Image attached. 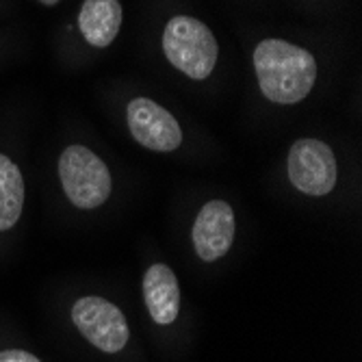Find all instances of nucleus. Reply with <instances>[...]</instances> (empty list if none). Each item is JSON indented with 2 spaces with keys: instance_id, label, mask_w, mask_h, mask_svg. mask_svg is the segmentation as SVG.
<instances>
[{
  "instance_id": "f257e3e1",
  "label": "nucleus",
  "mask_w": 362,
  "mask_h": 362,
  "mask_svg": "<svg viewBox=\"0 0 362 362\" xmlns=\"http://www.w3.org/2000/svg\"><path fill=\"white\" fill-rule=\"evenodd\" d=\"M254 70L262 95L276 105H298L317 81L315 57L284 40H265L254 50Z\"/></svg>"
},
{
  "instance_id": "f03ea898",
  "label": "nucleus",
  "mask_w": 362,
  "mask_h": 362,
  "mask_svg": "<svg viewBox=\"0 0 362 362\" xmlns=\"http://www.w3.org/2000/svg\"><path fill=\"white\" fill-rule=\"evenodd\" d=\"M163 52L176 70L193 81H204L215 70L219 46L204 22L191 16H176L163 33Z\"/></svg>"
},
{
  "instance_id": "7ed1b4c3",
  "label": "nucleus",
  "mask_w": 362,
  "mask_h": 362,
  "mask_svg": "<svg viewBox=\"0 0 362 362\" xmlns=\"http://www.w3.org/2000/svg\"><path fill=\"white\" fill-rule=\"evenodd\" d=\"M59 176L68 200L78 209H98L111 195V174L107 165L85 146L63 150L59 158Z\"/></svg>"
},
{
  "instance_id": "20e7f679",
  "label": "nucleus",
  "mask_w": 362,
  "mask_h": 362,
  "mask_svg": "<svg viewBox=\"0 0 362 362\" xmlns=\"http://www.w3.org/2000/svg\"><path fill=\"white\" fill-rule=\"evenodd\" d=\"M288 178L306 195H327L337 185V158L319 139H298L288 150Z\"/></svg>"
},
{
  "instance_id": "39448f33",
  "label": "nucleus",
  "mask_w": 362,
  "mask_h": 362,
  "mask_svg": "<svg viewBox=\"0 0 362 362\" xmlns=\"http://www.w3.org/2000/svg\"><path fill=\"white\" fill-rule=\"evenodd\" d=\"M72 321L100 351L117 354L128 343V323L122 310L105 298H81L72 306Z\"/></svg>"
},
{
  "instance_id": "423d86ee",
  "label": "nucleus",
  "mask_w": 362,
  "mask_h": 362,
  "mask_svg": "<svg viewBox=\"0 0 362 362\" xmlns=\"http://www.w3.org/2000/svg\"><path fill=\"white\" fill-rule=\"evenodd\" d=\"M128 128L133 137L148 150L174 152L182 144V130L176 117L150 98H135L126 109Z\"/></svg>"
},
{
  "instance_id": "0eeeda50",
  "label": "nucleus",
  "mask_w": 362,
  "mask_h": 362,
  "mask_svg": "<svg viewBox=\"0 0 362 362\" xmlns=\"http://www.w3.org/2000/svg\"><path fill=\"white\" fill-rule=\"evenodd\" d=\"M193 247L202 260L221 258L235 241V213L228 202L211 200L197 213L193 223Z\"/></svg>"
},
{
  "instance_id": "6e6552de",
  "label": "nucleus",
  "mask_w": 362,
  "mask_h": 362,
  "mask_svg": "<svg viewBox=\"0 0 362 362\" xmlns=\"http://www.w3.org/2000/svg\"><path fill=\"white\" fill-rule=\"evenodd\" d=\"M144 298L150 317L158 325H170L176 321L180 310V286L174 272L168 265H152L144 276Z\"/></svg>"
},
{
  "instance_id": "1a4fd4ad",
  "label": "nucleus",
  "mask_w": 362,
  "mask_h": 362,
  "mask_svg": "<svg viewBox=\"0 0 362 362\" xmlns=\"http://www.w3.org/2000/svg\"><path fill=\"white\" fill-rule=\"evenodd\" d=\"M122 16L119 0H85L78 13V28L91 46L107 48L117 37Z\"/></svg>"
},
{
  "instance_id": "9d476101",
  "label": "nucleus",
  "mask_w": 362,
  "mask_h": 362,
  "mask_svg": "<svg viewBox=\"0 0 362 362\" xmlns=\"http://www.w3.org/2000/svg\"><path fill=\"white\" fill-rule=\"evenodd\" d=\"M24 206V180L16 163L0 154V230L18 223Z\"/></svg>"
},
{
  "instance_id": "9b49d317",
  "label": "nucleus",
  "mask_w": 362,
  "mask_h": 362,
  "mask_svg": "<svg viewBox=\"0 0 362 362\" xmlns=\"http://www.w3.org/2000/svg\"><path fill=\"white\" fill-rule=\"evenodd\" d=\"M0 362H42V360L22 349H5L0 351Z\"/></svg>"
},
{
  "instance_id": "f8f14e48",
  "label": "nucleus",
  "mask_w": 362,
  "mask_h": 362,
  "mask_svg": "<svg viewBox=\"0 0 362 362\" xmlns=\"http://www.w3.org/2000/svg\"><path fill=\"white\" fill-rule=\"evenodd\" d=\"M40 3H42V5H46V7H52V5H57V3H59V0H40Z\"/></svg>"
}]
</instances>
